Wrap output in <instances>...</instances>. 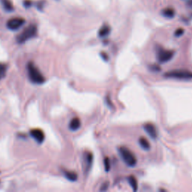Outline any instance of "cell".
Here are the masks:
<instances>
[{"instance_id": "cell-2", "label": "cell", "mask_w": 192, "mask_h": 192, "mask_svg": "<svg viewBox=\"0 0 192 192\" xmlns=\"http://www.w3.org/2000/svg\"><path fill=\"white\" fill-rule=\"evenodd\" d=\"M119 153L122 160L128 167H134L136 166L137 162H138L137 158L130 149L125 146H122V147L119 148Z\"/></svg>"}, {"instance_id": "cell-9", "label": "cell", "mask_w": 192, "mask_h": 192, "mask_svg": "<svg viewBox=\"0 0 192 192\" xmlns=\"http://www.w3.org/2000/svg\"><path fill=\"white\" fill-rule=\"evenodd\" d=\"M144 130L149 136L152 139H156L158 137V131L155 126L152 123H146L144 125Z\"/></svg>"}, {"instance_id": "cell-8", "label": "cell", "mask_w": 192, "mask_h": 192, "mask_svg": "<svg viewBox=\"0 0 192 192\" xmlns=\"http://www.w3.org/2000/svg\"><path fill=\"white\" fill-rule=\"evenodd\" d=\"M30 134L31 136L38 142L39 144L42 143L44 140L45 138V135L43 131H41V129L38 128H35V129H32V130L30 131Z\"/></svg>"}, {"instance_id": "cell-24", "label": "cell", "mask_w": 192, "mask_h": 192, "mask_svg": "<svg viewBox=\"0 0 192 192\" xmlns=\"http://www.w3.org/2000/svg\"><path fill=\"white\" fill-rule=\"evenodd\" d=\"M188 4L191 6H192V0H189V1H188Z\"/></svg>"}, {"instance_id": "cell-18", "label": "cell", "mask_w": 192, "mask_h": 192, "mask_svg": "<svg viewBox=\"0 0 192 192\" xmlns=\"http://www.w3.org/2000/svg\"><path fill=\"white\" fill-rule=\"evenodd\" d=\"M104 170H105L106 172H108L110 170V162L109 158L106 157L104 159Z\"/></svg>"}, {"instance_id": "cell-17", "label": "cell", "mask_w": 192, "mask_h": 192, "mask_svg": "<svg viewBox=\"0 0 192 192\" xmlns=\"http://www.w3.org/2000/svg\"><path fill=\"white\" fill-rule=\"evenodd\" d=\"M7 72V65L5 64L0 63V80L4 78Z\"/></svg>"}, {"instance_id": "cell-21", "label": "cell", "mask_w": 192, "mask_h": 192, "mask_svg": "<svg viewBox=\"0 0 192 192\" xmlns=\"http://www.w3.org/2000/svg\"><path fill=\"white\" fill-rule=\"evenodd\" d=\"M31 5H32V3H31V2L30 1V0H25V1L23 2V5L25 6L26 8L30 7V6H31Z\"/></svg>"}, {"instance_id": "cell-23", "label": "cell", "mask_w": 192, "mask_h": 192, "mask_svg": "<svg viewBox=\"0 0 192 192\" xmlns=\"http://www.w3.org/2000/svg\"><path fill=\"white\" fill-rule=\"evenodd\" d=\"M101 56L104 61L108 60V56L107 55V54H104V53H101Z\"/></svg>"}, {"instance_id": "cell-10", "label": "cell", "mask_w": 192, "mask_h": 192, "mask_svg": "<svg viewBox=\"0 0 192 192\" xmlns=\"http://www.w3.org/2000/svg\"><path fill=\"white\" fill-rule=\"evenodd\" d=\"M69 129L72 131H76L78 129H80L81 127V121L79 119L78 117H75L70 121V123H69Z\"/></svg>"}, {"instance_id": "cell-19", "label": "cell", "mask_w": 192, "mask_h": 192, "mask_svg": "<svg viewBox=\"0 0 192 192\" xmlns=\"http://www.w3.org/2000/svg\"><path fill=\"white\" fill-rule=\"evenodd\" d=\"M108 187H109V182H104V183L102 185V186H101V188H100V191H107Z\"/></svg>"}, {"instance_id": "cell-15", "label": "cell", "mask_w": 192, "mask_h": 192, "mask_svg": "<svg viewBox=\"0 0 192 192\" xmlns=\"http://www.w3.org/2000/svg\"><path fill=\"white\" fill-rule=\"evenodd\" d=\"M139 144L145 150H149L150 147H151L149 140L145 138H140V139H139Z\"/></svg>"}, {"instance_id": "cell-20", "label": "cell", "mask_w": 192, "mask_h": 192, "mask_svg": "<svg viewBox=\"0 0 192 192\" xmlns=\"http://www.w3.org/2000/svg\"><path fill=\"white\" fill-rule=\"evenodd\" d=\"M183 33H184L183 29L180 28V29H178V30H176V31L175 32V36L180 37V36H181L182 35H183Z\"/></svg>"}, {"instance_id": "cell-1", "label": "cell", "mask_w": 192, "mask_h": 192, "mask_svg": "<svg viewBox=\"0 0 192 192\" xmlns=\"http://www.w3.org/2000/svg\"><path fill=\"white\" fill-rule=\"evenodd\" d=\"M27 72H28L29 78L32 83L41 85L44 83V77L32 62H30L27 64Z\"/></svg>"}, {"instance_id": "cell-5", "label": "cell", "mask_w": 192, "mask_h": 192, "mask_svg": "<svg viewBox=\"0 0 192 192\" xmlns=\"http://www.w3.org/2000/svg\"><path fill=\"white\" fill-rule=\"evenodd\" d=\"M174 54L175 52L173 51L159 49L157 52L156 57H157V60L160 63H164V62H167L171 60V59L173 57Z\"/></svg>"}, {"instance_id": "cell-7", "label": "cell", "mask_w": 192, "mask_h": 192, "mask_svg": "<svg viewBox=\"0 0 192 192\" xmlns=\"http://www.w3.org/2000/svg\"><path fill=\"white\" fill-rule=\"evenodd\" d=\"M93 162V155L90 152H86L83 154V167L85 174H87L91 170Z\"/></svg>"}, {"instance_id": "cell-3", "label": "cell", "mask_w": 192, "mask_h": 192, "mask_svg": "<svg viewBox=\"0 0 192 192\" xmlns=\"http://www.w3.org/2000/svg\"><path fill=\"white\" fill-rule=\"evenodd\" d=\"M37 32H38V29L36 26L34 24L30 25L17 37V42L20 44L26 42L28 40L35 38L37 35Z\"/></svg>"}, {"instance_id": "cell-14", "label": "cell", "mask_w": 192, "mask_h": 192, "mask_svg": "<svg viewBox=\"0 0 192 192\" xmlns=\"http://www.w3.org/2000/svg\"><path fill=\"white\" fill-rule=\"evenodd\" d=\"M2 5L3 8L5 11H12L14 10V6H13L12 2L11 0H0Z\"/></svg>"}, {"instance_id": "cell-4", "label": "cell", "mask_w": 192, "mask_h": 192, "mask_svg": "<svg viewBox=\"0 0 192 192\" xmlns=\"http://www.w3.org/2000/svg\"><path fill=\"white\" fill-rule=\"evenodd\" d=\"M164 77L167 78H174V79H181V80H188L192 79V73L188 71H172L168 72L164 75Z\"/></svg>"}, {"instance_id": "cell-22", "label": "cell", "mask_w": 192, "mask_h": 192, "mask_svg": "<svg viewBox=\"0 0 192 192\" xmlns=\"http://www.w3.org/2000/svg\"><path fill=\"white\" fill-rule=\"evenodd\" d=\"M151 69L152 71H157V72H159V71L161 70V68L158 65H152Z\"/></svg>"}, {"instance_id": "cell-11", "label": "cell", "mask_w": 192, "mask_h": 192, "mask_svg": "<svg viewBox=\"0 0 192 192\" xmlns=\"http://www.w3.org/2000/svg\"><path fill=\"white\" fill-rule=\"evenodd\" d=\"M64 175L66 177V179L71 182H76L77 180V178H78V176H77V173L74 172V171L65 170Z\"/></svg>"}, {"instance_id": "cell-12", "label": "cell", "mask_w": 192, "mask_h": 192, "mask_svg": "<svg viewBox=\"0 0 192 192\" xmlns=\"http://www.w3.org/2000/svg\"><path fill=\"white\" fill-rule=\"evenodd\" d=\"M110 32V27L108 25H104L98 31V36L101 38H104L107 37Z\"/></svg>"}, {"instance_id": "cell-16", "label": "cell", "mask_w": 192, "mask_h": 192, "mask_svg": "<svg viewBox=\"0 0 192 192\" xmlns=\"http://www.w3.org/2000/svg\"><path fill=\"white\" fill-rule=\"evenodd\" d=\"M128 182L130 184L131 187L132 188L134 191H138V181H137L136 178L133 176H130L128 177Z\"/></svg>"}, {"instance_id": "cell-13", "label": "cell", "mask_w": 192, "mask_h": 192, "mask_svg": "<svg viewBox=\"0 0 192 192\" xmlns=\"http://www.w3.org/2000/svg\"><path fill=\"white\" fill-rule=\"evenodd\" d=\"M161 14L164 17L167 18H173L175 16V11L171 8H167V9H163L161 11Z\"/></svg>"}, {"instance_id": "cell-6", "label": "cell", "mask_w": 192, "mask_h": 192, "mask_svg": "<svg viewBox=\"0 0 192 192\" xmlns=\"http://www.w3.org/2000/svg\"><path fill=\"white\" fill-rule=\"evenodd\" d=\"M24 23H25V20L22 17H14L8 20L6 26L9 30L15 31L20 29Z\"/></svg>"}]
</instances>
